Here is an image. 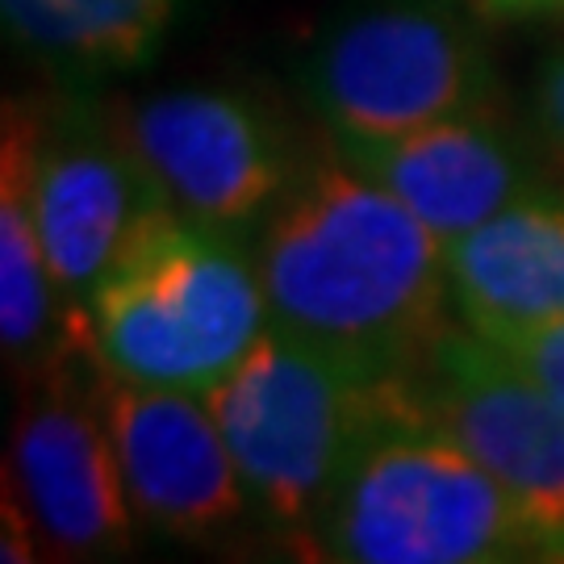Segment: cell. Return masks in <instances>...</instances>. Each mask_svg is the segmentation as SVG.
Wrapping results in <instances>:
<instances>
[{"label": "cell", "instance_id": "8", "mask_svg": "<svg viewBox=\"0 0 564 564\" xmlns=\"http://www.w3.org/2000/svg\"><path fill=\"white\" fill-rule=\"evenodd\" d=\"M30 188L46 260L84 339L93 289L163 202L121 134L113 105L97 101L88 88L34 101Z\"/></svg>", "mask_w": 564, "mask_h": 564}, {"label": "cell", "instance_id": "15", "mask_svg": "<svg viewBox=\"0 0 564 564\" xmlns=\"http://www.w3.org/2000/svg\"><path fill=\"white\" fill-rule=\"evenodd\" d=\"M485 343H494L523 377H531L556 402H564V318L523 326V330H506V335H494Z\"/></svg>", "mask_w": 564, "mask_h": 564}, {"label": "cell", "instance_id": "1", "mask_svg": "<svg viewBox=\"0 0 564 564\" xmlns=\"http://www.w3.org/2000/svg\"><path fill=\"white\" fill-rule=\"evenodd\" d=\"M268 326L368 377H410L452 318L447 242L335 151L251 235Z\"/></svg>", "mask_w": 564, "mask_h": 564}, {"label": "cell", "instance_id": "13", "mask_svg": "<svg viewBox=\"0 0 564 564\" xmlns=\"http://www.w3.org/2000/svg\"><path fill=\"white\" fill-rule=\"evenodd\" d=\"M30 151L34 101H9L0 139V343L18 372L84 347L42 247L30 188Z\"/></svg>", "mask_w": 564, "mask_h": 564}, {"label": "cell", "instance_id": "12", "mask_svg": "<svg viewBox=\"0 0 564 564\" xmlns=\"http://www.w3.org/2000/svg\"><path fill=\"white\" fill-rule=\"evenodd\" d=\"M452 314L485 339L564 318V193L552 184L447 242Z\"/></svg>", "mask_w": 564, "mask_h": 564}, {"label": "cell", "instance_id": "9", "mask_svg": "<svg viewBox=\"0 0 564 564\" xmlns=\"http://www.w3.org/2000/svg\"><path fill=\"white\" fill-rule=\"evenodd\" d=\"M410 389L426 419L502 485L547 556L564 561V402L464 323L440 330Z\"/></svg>", "mask_w": 564, "mask_h": 564}, {"label": "cell", "instance_id": "11", "mask_svg": "<svg viewBox=\"0 0 564 564\" xmlns=\"http://www.w3.org/2000/svg\"><path fill=\"white\" fill-rule=\"evenodd\" d=\"M330 142L444 242L477 230L527 193L547 188L540 163L494 109L426 121L402 134H347Z\"/></svg>", "mask_w": 564, "mask_h": 564}, {"label": "cell", "instance_id": "6", "mask_svg": "<svg viewBox=\"0 0 564 564\" xmlns=\"http://www.w3.org/2000/svg\"><path fill=\"white\" fill-rule=\"evenodd\" d=\"M97 381L101 364L88 347H72L21 372L4 477L18 485L39 540L63 561L126 556L139 531Z\"/></svg>", "mask_w": 564, "mask_h": 564}, {"label": "cell", "instance_id": "16", "mask_svg": "<svg viewBox=\"0 0 564 564\" xmlns=\"http://www.w3.org/2000/svg\"><path fill=\"white\" fill-rule=\"evenodd\" d=\"M531 109H535V126L540 139L552 151V160L564 167V39L547 51V59L535 72V93H531Z\"/></svg>", "mask_w": 564, "mask_h": 564}, {"label": "cell", "instance_id": "3", "mask_svg": "<svg viewBox=\"0 0 564 564\" xmlns=\"http://www.w3.org/2000/svg\"><path fill=\"white\" fill-rule=\"evenodd\" d=\"M268 330L251 242L160 205L84 310V347L109 377L205 393Z\"/></svg>", "mask_w": 564, "mask_h": 564}, {"label": "cell", "instance_id": "5", "mask_svg": "<svg viewBox=\"0 0 564 564\" xmlns=\"http://www.w3.org/2000/svg\"><path fill=\"white\" fill-rule=\"evenodd\" d=\"M468 0H347L297 63L326 139L402 134L498 101V67Z\"/></svg>", "mask_w": 564, "mask_h": 564}, {"label": "cell", "instance_id": "7", "mask_svg": "<svg viewBox=\"0 0 564 564\" xmlns=\"http://www.w3.org/2000/svg\"><path fill=\"white\" fill-rule=\"evenodd\" d=\"M113 113L167 209L247 242L302 167L281 121L242 88H160Z\"/></svg>", "mask_w": 564, "mask_h": 564}, {"label": "cell", "instance_id": "17", "mask_svg": "<svg viewBox=\"0 0 564 564\" xmlns=\"http://www.w3.org/2000/svg\"><path fill=\"white\" fill-rule=\"evenodd\" d=\"M473 4L489 18H544L564 9V0H473Z\"/></svg>", "mask_w": 564, "mask_h": 564}, {"label": "cell", "instance_id": "14", "mask_svg": "<svg viewBox=\"0 0 564 564\" xmlns=\"http://www.w3.org/2000/svg\"><path fill=\"white\" fill-rule=\"evenodd\" d=\"M181 0H0L4 39L63 88H93L155 59Z\"/></svg>", "mask_w": 564, "mask_h": 564}, {"label": "cell", "instance_id": "10", "mask_svg": "<svg viewBox=\"0 0 564 564\" xmlns=\"http://www.w3.org/2000/svg\"><path fill=\"white\" fill-rule=\"evenodd\" d=\"M97 389L142 527L184 544H214L256 519L239 464L202 393L130 384L105 368Z\"/></svg>", "mask_w": 564, "mask_h": 564}, {"label": "cell", "instance_id": "4", "mask_svg": "<svg viewBox=\"0 0 564 564\" xmlns=\"http://www.w3.org/2000/svg\"><path fill=\"white\" fill-rule=\"evenodd\" d=\"M398 381L368 377L268 326L202 393L239 464L256 523L293 544H314L343 468Z\"/></svg>", "mask_w": 564, "mask_h": 564}, {"label": "cell", "instance_id": "2", "mask_svg": "<svg viewBox=\"0 0 564 564\" xmlns=\"http://www.w3.org/2000/svg\"><path fill=\"white\" fill-rule=\"evenodd\" d=\"M310 547L339 564L552 561L502 485L419 410L410 377L364 431Z\"/></svg>", "mask_w": 564, "mask_h": 564}]
</instances>
